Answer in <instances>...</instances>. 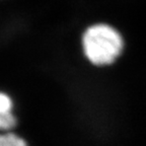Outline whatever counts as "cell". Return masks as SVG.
<instances>
[{
    "instance_id": "7a4b0ae2",
    "label": "cell",
    "mask_w": 146,
    "mask_h": 146,
    "mask_svg": "<svg viewBox=\"0 0 146 146\" xmlns=\"http://www.w3.org/2000/svg\"><path fill=\"white\" fill-rule=\"evenodd\" d=\"M0 146H27V144L15 134L6 133L0 137Z\"/></svg>"
},
{
    "instance_id": "6da1fadb",
    "label": "cell",
    "mask_w": 146,
    "mask_h": 146,
    "mask_svg": "<svg viewBox=\"0 0 146 146\" xmlns=\"http://www.w3.org/2000/svg\"><path fill=\"white\" fill-rule=\"evenodd\" d=\"M82 46L86 58L94 65H108L118 58L123 49V40L108 25H94L85 31Z\"/></svg>"
},
{
    "instance_id": "277c9868",
    "label": "cell",
    "mask_w": 146,
    "mask_h": 146,
    "mask_svg": "<svg viewBox=\"0 0 146 146\" xmlns=\"http://www.w3.org/2000/svg\"><path fill=\"white\" fill-rule=\"evenodd\" d=\"M11 108L12 103L9 96H7L4 94H1L0 96V114L11 112Z\"/></svg>"
},
{
    "instance_id": "3957f363",
    "label": "cell",
    "mask_w": 146,
    "mask_h": 146,
    "mask_svg": "<svg viewBox=\"0 0 146 146\" xmlns=\"http://www.w3.org/2000/svg\"><path fill=\"white\" fill-rule=\"evenodd\" d=\"M15 125V119L11 112L0 114V127L2 130H9Z\"/></svg>"
}]
</instances>
